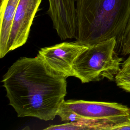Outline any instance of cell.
Here are the masks:
<instances>
[{"mask_svg": "<svg viewBox=\"0 0 130 130\" xmlns=\"http://www.w3.org/2000/svg\"><path fill=\"white\" fill-rule=\"evenodd\" d=\"M116 39L112 38L88 46L74 62V77L82 83L115 80L122 60L116 51Z\"/></svg>", "mask_w": 130, "mask_h": 130, "instance_id": "3", "label": "cell"}, {"mask_svg": "<svg viewBox=\"0 0 130 130\" xmlns=\"http://www.w3.org/2000/svg\"><path fill=\"white\" fill-rule=\"evenodd\" d=\"M114 80L117 86L126 92H130V73L118 74Z\"/></svg>", "mask_w": 130, "mask_h": 130, "instance_id": "11", "label": "cell"}, {"mask_svg": "<svg viewBox=\"0 0 130 130\" xmlns=\"http://www.w3.org/2000/svg\"><path fill=\"white\" fill-rule=\"evenodd\" d=\"M67 78L38 55L15 61L2 82L9 105L19 117L53 120L67 94Z\"/></svg>", "mask_w": 130, "mask_h": 130, "instance_id": "1", "label": "cell"}, {"mask_svg": "<svg viewBox=\"0 0 130 130\" xmlns=\"http://www.w3.org/2000/svg\"><path fill=\"white\" fill-rule=\"evenodd\" d=\"M42 0H20L16 9L9 41V51L27 41L34 17Z\"/></svg>", "mask_w": 130, "mask_h": 130, "instance_id": "6", "label": "cell"}, {"mask_svg": "<svg viewBox=\"0 0 130 130\" xmlns=\"http://www.w3.org/2000/svg\"><path fill=\"white\" fill-rule=\"evenodd\" d=\"M64 102L85 119L103 123L107 130L116 129L130 121V108L119 103L72 100Z\"/></svg>", "mask_w": 130, "mask_h": 130, "instance_id": "4", "label": "cell"}, {"mask_svg": "<svg viewBox=\"0 0 130 130\" xmlns=\"http://www.w3.org/2000/svg\"><path fill=\"white\" fill-rule=\"evenodd\" d=\"M116 130H130V121L116 128Z\"/></svg>", "mask_w": 130, "mask_h": 130, "instance_id": "13", "label": "cell"}, {"mask_svg": "<svg viewBox=\"0 0 130 130\" xmlns=\"http://www.w3.org/2000/svg\"><path fill=\"white\" fill-rule=\"evenodd\" d=\"M62 121L66 122H87L89 120H87L77 114L71 108H70L64 102L61 103L57 113Z\"/></svg>", "mask_w": 130, "mask_h": 130, "instance_id": "9", "label": "cell"}, {"mask_svg": "<svg viewBox=\"0 0 130 130\" xmlns=\"http://www.w3.org/2000/svg\"><path fill=\"white\" fill-rule=\"evenodd\" d=\"M126 73H130V54L128 57L122 63L120 70L118 74H122Z\"/></svg>", "mask_w": 130, "mask_h": 130, "instance_id": "12", "label": "cell"}, {"mask_svg": "<svg viewBox=\"0 0 130 130\" xmlns=\"http://www.w3.org/2000/svg\"><path fill=\"white\" fill-rule=\"evenodd\" d=\"M75 7L76 42L90 46L115 38L117 52L130 18V0H76Z\"/></svg>", "mask_w": 130, "mask_h": 130, "instance_id": "2", "label": "cell"}, {"mask_svg": "<svg viewBox=\"0 0 130 130\" xmlns=\"http://www.w3.org/2000/svg\"><path fill=\"white\" fill-rule=\"evenodd\" d=\"M20 0H1L0 9V57L9 52V41L15 13Z\"/></svg>", "mask_w": 130, "mask_h": 130, "instance_id": "8", "label": "cell"}, {"mask_svg": "<svg viewBox=\"0 0 130 130\" xmlns=\"http://www.w3.org/2000/svg\"><path fill=\"white\" fill-rule=\"evenodd\" d=\"M76 0H48V14L54 28L61 40L76 38L77 18Z\"/></svg>", "mask_w": 130, "mask_h": 130, "instance_id": "7", "label": "cell"}, {"mask_svg": "<svg viewBox=\"0 0 130 130\" xmlns=\"http://www.w3.org/2000/svg\"><path fill=\"white\" fill-rule=\"evenodd\" d=\"M88 47V46L76 41L62 42L41 48L37 55L52 70L67 78L74 77V62L76 58Z\"/></svg>", "mask_w": 130, "mask_h": 130, "instance_id": "5", "label": "cell"}, {"mask_svg": "<svg viewBox=\"0 0 130 130\" xmlns=\"http://www.w3.org/2000/svg\"><path fill=\"white\" fill-rule=\"evenodd\" d=\"M120 52L121 55L130 54V18L122 37L121 42L117 52Z\"/></svg>", "mask_w": 130, "mask_h": 130, "instance_id": "10", "label": "cell"}]
</instances>
